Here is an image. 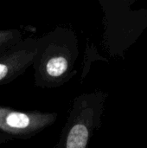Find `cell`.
<instances>
[{"label": "cell", "mask_w": 147, "mask_h": 148, "mask_svg": "<svg viewBox=\"0 0 147 148\" xmlns=\"http://www.w3.org/2000/svg\"><path fill=\"white\" fill-rule=\"evenodd\" d=\"M79 42L75 32L68 27H57L36 40L33 60L35 85L54 88L66 84L77 73Z\"/></svg>", "instance_id": "cell-1"}, {"label": "cell", "mask_w": 147, "mask_h": 148, "mask_svg": "<svg viewBox=\"0 0 147 148\" xmlns=\"http://www.w3.org/2000/svg\"><path fill=\"white\" fill-rule=\"evenodd\" d=\"M107 94L94 91L75 98L58 142L53 148H88L101 122Z\"/></svg>", "instance_id": "cell-2"}, {"label": "cell", "mask_w": 147, "mask_h": 148, "mask_svg": "<svg viewBox=\"0 0 147 148\" xmlns=\"http://www.w3.org/2000/svg\"><path fill=\"white\" fill-rule=\"evenodd\" d=\"M57 119L55 112L20 111L0 106V132L13 139H29L52 126Z\"/></svg>", "instance_id": "cell-3"}, {"label": "cell", "mask_w": 147, "mask_h": 148, "mask_svg": "<svg viewBox=\"0 0 147 148\" xmlns=\"http://www.w3.org/2000/svg\"><path fill=\"white\" fill-rule=\"evenodd\" d=\"M36 38L23 39L0 53V86L8 84L32 66Z\"/></svg>", "instance_id": "cell-4"}, {"label": "cell", "mask_w": 147, "mask_h": 148, "mask_svg": "<svg viewBox=\"0 0 147 148\" xmlns=\"http://www.w3.org/2000/svg\"><path fill=\"white\" fill-rule=\"evenodd\" d=\"M23 34L17 29H0V53L22 41Z\"/></svg>", "instance_id": "cell-5"}, {"label": "cell", "mask_w": 147, "mask_h": 148, "mask_svg": "<svg viewBox=\"0 0 147 148\" xmlns=\"http://www.w3.org/2000/svg\"><path fill=\"white\" fill-rule=\"evenodd\" d=\"M13 140V138H11L9 135L4 134H3V133L0 132V145L1 144H4V143H7V142L10 141V140Z\"/></svg>", "instance_id": "cell-6"}]
</instances>
